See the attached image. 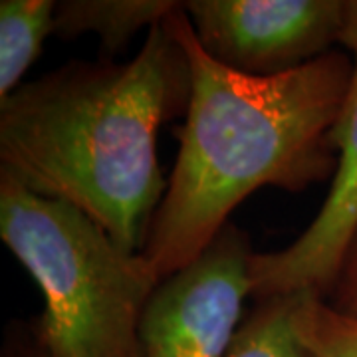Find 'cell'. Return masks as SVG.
<instances>
[{"mask_svg": "<svg viewBox=\"0 0 357 357\" xmlns=\"http://www.w3.org/2000/svg\"><path fill=\"white\" fill-rule=\"evenodd\" d=\"M294 328L314 357H357V318L337 312L316 292H300Z\"/></svg>", "mask_w": 357, "mask_h": 357, "instance_id": "10", "label": "cell"}, {"mask_svg": "<svg viewBox=\"0 0 357 357\" xmlns=\"http://www.w3.org/2000/svg\"><path fill=\"white\" fill-rule=\"evenodd\" d=\"M300 292L256 300L225 357H314L294 328Z\"/></svg>", "mask_w": 357, "mask_h": 357, "instance_id": "9", "label": "cell"}, {"mask_svg": "<svg viewBox=\"0 0 357 357\" xmlns=\"http://www.w3.org/2000/svg\"><path fill=\"white\" fill-rule=\"evenodd\" d=\"M183 6L175 0H58L54 13V34L60 40H76L96 34L100 60H112L128 50L129 42L143 28L151 30L169 14Z\"/></svg>", "mask_w": 357, "mask_h": 357, "instance_id": "7", "label": "cell"}, {"mask_svg": "<svg viewBox=\"0 0 357 357\" xmlns=\"http://www.w3.org/2000/svg\"><path fill=\"white\" fill-rule=\"evenodd\" d=\"M255 250L229 222L191 264L157 284L139 324L143 357H225L252 296Z\"/></svg>", "mask_w": 357, "mask_h": 357, "instance_id": "4", "label": "cell"}, {"mask_svg": "<svg viewBox=\"0 0 357 357\" xmlns=\"http://www.w3.org/2000/svg\"><path fill=\"white\" fill-rule=\"evenodd\" d=\"M191 79L165 18L129 62L76 60L26 82L0 100V169L141 252L167 191L157 135L187 114Z\"/></svg>", "mask_w": 357, "mask_h": 357, "instance_id": "1", "label": "cell"}, {"mask_svg": "<svg viewBox=\"0 0 357 357\" xmlns=\"http://www.w3.org/2000/svg\"><path fill=\"white\" fill-rule=\"evenodd\" d=\"M54 0L0 2V100L20 88L38 60L44 40L54 34Z\"/></svg>", "mask_w": 357, "mask_h": 357, "instance_id": "8", "label": "cell"}, {"mask_svg": "<svg viewBox=\"0 0 357 357\" xmlns=\"http://www.w3.org/2000/svg\"><path fill=\"white\" fill-rule=\"evenodd\" d=\"M167 24L192 79L177 161L141 250L159 280L191 264L256 189L298 192L333 178L332 129L354 76L351 56L337 50L284 76H244L204 54L185 6Z\"/></svg>", "mask_w": 357, "mask_h": 357, "instance_id": "2", "label": "cell"}, {"mask_svg": "<svg viewBox=\"0 0 357 357\" xmlns=\"http://www.w3.org/2000/svg\"><path fill=\"white\" fill-rule=\"evenodd\" d=\"M203 52L227 70L276 77L332 52L347 0H189L183 2Z\"/></svg>", "mask_w": 357, "mask_h": 357, "instance_id": "5", "label": "cell"}, {"mask_svg": "<svg viewBox=\"0 0 357 357\" xmlns=\"http://www.w3.org/2000/svg\"><path fill=\"white\" fill-rule=\"evenodd\" d=\"M340 44L349 50L354 76L344 107L332 129L337 169L316 218L290 246L252 256V296L316 292L328 298L347 243L357 229V0H347V16Z\"/></svg>", "mask_w": 357, "mask_h": 357, "instance_id": "6", "label": "cell"}, {"mask_svg": "<svg viewBox=\"0 0 357 357\" xmlns=\"http://www.w3.org/2000/svg\"><path fill=\"white\" fill-rule=\"evenodd\" d=\"M0 238L46 300L36 318L56 357H143L139 324L159 276L74 204L0 169Z\"/></svg>", "mask_w": 357, "mask_h": 357, "instance_id": "3", "label": "cell"}, {"mask_svg": "<svg viewBox=\"0 0 357 357\" xmlns=\"http://www.w3.org/2000/svg\"><path fill=\"white\" fill-rule=\"evenodd\" d=\"M0 357H56L40 330L36 318L30 321H10L4 330Z\"/></svg>", "mask_w": 357, "mask_h": 357, "instance_id": "12", "label": "cell"}, {"mask_svg": "<svg viewBox=\"0 0 357 357\" xmlns=\"http://www.w3.org/2000/svg\"><path fill=\"white\" fill-rule=\"evenodd\" d=\"M326 300L337 312L357 318V229L347 243L332 290Z\"/></svg>", "mask_w": 357, "mask_h": 357, "instance_id": "11", "label": "cell"}]
</instances>
